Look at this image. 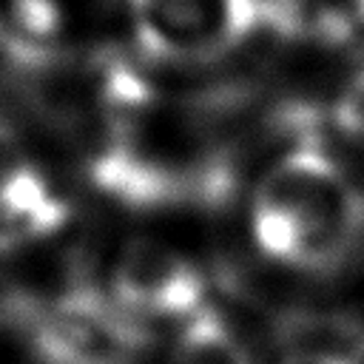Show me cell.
<instances>
[{
    "label": "cell",
    "mask_w": 364,
    "mask_h": 364,
    "mask_svg": "<svg viewBox=\"0 0 364 364\" xmlns=\"http://www.w3.org/2000/svg\"><path fill=\"white\" fill-rule=\"evenodd\" d=\"M250 236L264 259L296 276H338L364 253V188L330 151L299 139L259 176Z\"/></svg>",
    "instance_id": "cell-1"
},
{
    "label": "cell",
    "mask_w": 364,
    "mask_h": 364,
    "mask_svg": "<svg viewBox=\"0 0 364 364\" xmlns=\"http://www.w3.org/2000/svg\"><path fill=\"white\" fill-rule=\"evenodd\" d=\"M34 364H139L151 327L108 290L74 282L51 299H26L14 327Z\"/></svg>",
    "instance_id": "cell-2"
},
{
    "label": "cell",
    "mask_w": 364,
    "mask_h": 364,
    "mask_svg": "<svg viewBox=\"0 0 364 364\" xmlns=\"http://www.w3.org/2000/svg\"><path fill=\"white\" fill-rule=\"evenodd\" d=\"M299 0H128L136 43L168 63H210L262 31L293 34Z\"/></svg>",
    "instance_id": "cell-3"
},
{
    "label": "cell",
    "mask_w": 364,
    "mask_h": 364,
    "mask_svg": "<svg viewBox=\"0 0 364 364\" xmlns=\"http://www.w3.org/2000/svg\"><path fill=\"white\" fill-rule=\"evenodd\" d=\"M108 293L142 324H185L208 307L205 273L159 239H131L114 259Z\"/></svg>",
    "instance_id": "cell-4"
},
{
    "label": "cell",
    "mask_w": 364,
    "mask_h": 364,
    "mask_svg": "<svg viewBox=\"0 0 364 364\" xmlns=\"http://www.w3.org/2000/svg\"><path fill=\"white\" fill-rule=\"evenodd\" d=\"M68 219V202L26 159L0 179V247H17L57 233Z\"/></svg>",
    "instance_id": "cell-5"
},
{
    "label": "cell",
    "mask_w": 364,
    "mask_h": 364,
    "mask_svg": "<svg viewBox=\"0 0 364 364\" xmlns=\"http://www.w3.org/2000/svg\"><path fill=\"white\" fill-rule=\"evenodd\" d=\"M168 364H259L245 336L216 310L205 307L185 321L171 347Z\"/></svg>",
    "instance_id": "cell-6"
},
{
    "label": "cell",
    "mask_w": 364,
    "mask_h": 364,
    "mask_svg": "<svg viewBox=\"0 0 364 364\" xmlns=\"http://www.w3.org/2000/svg\"><path fill=\"white\" fill-rule=\"evenodd\" d=\"M330 117L347 139H355L364 145V71H358L344 82V88L338 91L330 108Z\"/></svg>",
    "instance_id": "cell-7"
},
{
    "label": "cell",
    "mask_w": 364,
    "mask_h": 364,
    "mask_svg": "<svg viewBox=\"0 0 364 364\" xmlns=\"http://www.w3.org/2000/svg\"><path fill=\"white\" fill-rule=\"evenodd\" d=\"M14 6V26L26 37L46 40L57 31V3L54 0H11Z\"/></svg>",
    "instance_id": "cell-8"
},
{
    "label": "cell",
    "mask_w": 364,
    "mask_h": 364,
    "mask_svg": "<svg viewBox=\"0 0 364 364\" xmlns=\"http://www.w3.org/2000/svg\"><path fill=\"white\" fill-rule=\"evenodd\" d=\"M279 364H364V355L341 353V350H318V347H301L282 353Z\"/></svg>",
    "instance_id": "cell-9"
},
{
    "label": "cell",
    "mask_w": 364,
    "mask_h": 364,
    "mask_svg": "<svg viewBox=\"0 0 364 364\" xmlns=\"http://www.w3.org/2000/svg\"><path fill=\"white\" fill-rule=\"evenodd\" d=\"M26 151L20 145V136L6 125L0 122V179H6L14 168H20L26 162Z\"/></svg>",
    "instance_id": "cell-10"
},
{
    "label": "cell",
    "mask_w": 364,
    "mask_h": 364,
    "mask_svg": "<svg viewBox=\"0 0 364 364\" xmlns=\"http://www.w3.org/2000/svg\"><path fill=\"white\" fill-rule=\"evenodd\" d=\"M20 301H23V293L17 287H11L9 279L0 270V327H11L14 324L17 310H20Z\"/></svg>",
    "instance_id": "cell-11"
},
{
    "label": "cell",
    "mask_w": 364,
    "mask_h": 364,
    "mask_svg": "<svg viewBox=\"0 0 364 364\" xmlns=\"http://www.w3.org/2000/svg\"><path fill=\"white\" fill-rule=\"evenodd\" d=\"M353 3V9H355V17L364 23V0H350Z\"/></svg>",
    "instance_id": "cell-12"
}]
</instances>
